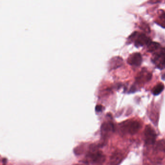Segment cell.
I'll return each instance as SVG.
<instances>
[{
  "instance_id": "6da1fadb",
  "label": "cell",
  "mask_w": 165,
  "mask_h": 165,
  "mask_svg": "<svg viewBox=\"0 0 165 165\" xmlns=\"http://www.w3.org/2000/svg\"><path fill=\"white\" fill-rule=\"evenodd\" d=\"M87 157L92 165H103L105 162V156L102 152L99 151L98 146L96 145L90 146Z\"/></svg>"
},
{
  "instance_id": "7a4b0ae2",
  "label": "cell",
  "mask_w": 165,
  "mask_h": 165,
  "mask_svg": "<svg viewBox=\"0 0 165 165\" xmlns=\"http://www.w3.org/2000/svg\"><path fill=\"white\" fill-rule=\"evenodd\" d=\"M141 126V124L139 122L129 121L122 123L120 125V129L122 133L134 135L139 131Z\"/></svg>"
},
{
  "instance_id": "3957f363",
  "label": "cell",
  "mask_w": 165,
  "mask_h": 165,
  "mask_svg": "<svg viewBox=\"0 0 165 165\" xmlns=\"http://www.w3.org/2000/svg\"><path fill=\"white\" fill-rule=\"evenodd\" d=\"M135 40V45L137 47H143L145 45H148L151 42V40L144 34H139L135 32L129 37V41L132 42Z\"/></svg>"
},
{
  "instance_id": "277c9868",
  "label": "cell",
  "mask_w": 165,
  "mask_h": 165,
  "mask_svg": "<svg viewBox=\"0 0 165 165\" xmlns=\"http://www.w3.org/2000/svg\"><path fill=\"white\" fill-rule=\"evenodd\" d=\"M152 61L156 67L160 69L165 68V47L162 48L158 52L153 55Z\"/></svg>"
},
{
  "instance_id": "5b68a950",
  "label": "cell",
  "mask_w": 165,
  "mask_h": 165,
  "mask_svg": "<svg viewBox=\"0 0 165 165\" xmlns=\"http://www.w3.org/2000/svg\"><path fill=\"white\" fill-rule=\"evenodd\" d=\"M145 143L147 145H154L156 141V134L150 125L146 126L144 130Z\"/></svg>"
},
{
  "instance_id": "8992f818",
  "label": "cell",
  "mask_w": 165,
  "mask_h": 165,
  "mask_svg": "<svg viewBox=\"0 0 165 165\" xmlns=\"http://www.w3.org/2000/svg\"><path fill=\"white\" fill-rule=\"evenodd\" d=\"M125 158L124 153L119 150L115 151L111 156L109 165H119Z\"/></svg>"
},
{
  "instance_id": "52a82bcc",
  "label": "cell",
  "mask_w": 165,
  "mask_h": 165,
  "mask_svg": "<svg viewBox=\"0 0 165 165\" xmlns=\"http://www.w3.org/2000/svg\"><path fill=\"white\" fill-rule=\"evenodd\" d=\"M142 57L140 53H135L128 57V62L129 64L132 66H139L142 64Z\"/></svg>"
},
{
  "instance_id": "ba28073f",
  "label": "cell",
  "mask_w": 165,
  "mask_h": 165,
  "mask_svg": "<svg viewBox=\"0 0 165 165\" xmlns=\"http://www.w3.org/2000/svg\"><path fill=\"white\" fill-rule=\"evenodd\" d=\"M114 131V127L113 124L107 123L103 124L101 127L102 135L105 138L109 137L111 133Z\"/></svg>"
},
{
  "instance_id": "9c48e42d",
  "label": "cell",
  "mask_w": 165,
  "mask_h": 165,
  "mask_svg": "<svg viewBox=\"0 0 165 165\" xmlns=\"http://www.w3.org/2000/svg\"><path fill=\"white\" fill-rule=\"evenodd\" d=\"M152 77V74H150V72H147L145 71H143L140 72V74L139 75V78H138V80L139 81H144L145 80V81H148Z\"/></svg>"
},
{
  "instance_id": "30bf717a",
  "label": "cell",
  "mask_w": 165,
  "mask_h": 165,
  "mask_svg": "<svg viewBox=\"0 0 165 165\" xmlns=\"http://www.w3.org/2000/svg\"><path fill=\"white\" fill-rule=\"evenodd\" d=\"M160 47V45L156 42H151L147 46V51L149 52H155L159 49Z\"/></svg>"
},
{
  "instance_id": "8fae6325",
  "label": "cell",
  "mask_w": 165,
  "mask_h": 165,
  "mask_svg": "<svg viewBox=\"0 0 165 165\" xmlns=\"http://www.w3.org/2000/svg\"><path fill=\"white\" fill-rule=\"evenodd\" d=\"M164 89V85L162 83H159L155 85L152 90V92L153 95H158L163 91Z\"/></svg>"
},
{
  "instance_id": "7c38bea8",
  "label": "cell",
  "mask_w": 165,
  "mask_h": 165,
  "mask_svg": "<svg viewBox=\"0 0 165 165\" xmlns=\"http://www.w3.org/2000/svg\"><path fill=\"white\" fill-rule=\"evenodd\" d=\"M155 149L157 151L165 153V141L164 140H161L157 142V143L155 145Z\"/></svg>"
},
{
  "instance_id": "4fadbf2b",
  "label": "cell",
  "mask_w": 165,
  "mask_h": 165,
  "mask_svg": "<svg viewBox=\"0 0 165 165\" xmlns=\"http://www.w3.org/2000/svg\"><path fill=\"white\" fill-rule=\"evenodd\" d=\"M160 18H161V19H162V20H165V12L162 13V14L161 15Z\"/></svg>"
},
{
  "instance_id": "5bb4252c",
  "label": "cell",
  "mask_w": 165,
  "mask_h": 165,
  "mask_svg": "<svg viewBox=\"0 0 165 165\" xmlns=\"http://www.w3.org/2000/svg\"><path fill=\"white\" fill-rule=\"evenodd\" d=\"M162 79H163V80L165 79V74H164L163 75Z\"/></svg>"
},
{
  "instance_id": "9a60e30c",
  "label": "cell",
  "mask_w": 165,
  "mask_h": 165,
  "mask_svg": "<svg viewBox=\"0 0 165 165\" xmlns=\"http://www.w3.org/2000/svg\"><path fill=\"white\" fill-rule=\"evenodd\" d=\"M81 165V164H75V165Z\"/></svg>"
}]
</instances>
